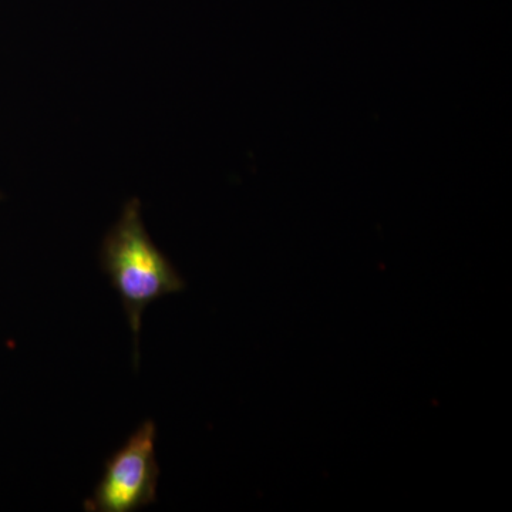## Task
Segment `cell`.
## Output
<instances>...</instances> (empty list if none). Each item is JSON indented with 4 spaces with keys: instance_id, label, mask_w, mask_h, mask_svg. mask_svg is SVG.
Returning a JSON list of instances; mask_svg holds the SVG:
<instances>
[{
    "instance_id": "cell-2",
    "label": "cell",
    "mask_w": 512,
    "mask_h": 512,
    "mask_svg": "<svg viewBox=\"0 0 512 512\" xmlns=\"http://www.w3.org/2000/svg\"><path fill=\"white\" fill-rule=\"evenodd\" d=\"M156 437L154 421L148 420L138 427L127 443L110 458L92 498L84 504V510L131 512L156 501L160 477Z\"/></svg>"
},
{
    "instance_id": "cell-1",
    "label": "cell",
    "mask_w": 512,
    "mask_h": 512,
    "mask_svg": "<svg viewBox=\"0 0 512 512\" xmlns=\"http://www.w3.org/2000/svg\"><path fill=\"white\" fill-rule=\"evenodd\" d=\"M103 268L119 293L136 345L150 303L184 289V282L148 237L138 200L127 202L104 241Z\"/></svg>"
}]
</instances>
